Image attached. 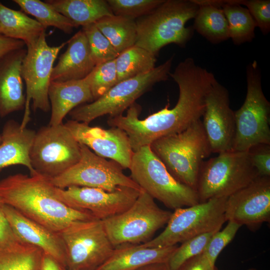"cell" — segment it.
<instances>
[{
  "mask_svg": "<svg viewBox=\"0 0 270 270\" xmlns=\"http://www.w3.org/2000/svg\"><path fill=\"white\" fill-rule=\"evenodd\" d=\"M170 76L177 84L179 94L176 104L165 107L140 120V106L134 103L126 116L110 117L108 124L127 134L134 152L154 140L180 132L200 120L205 109L206 94L216 80L214 74L196 64L192 58L179 62Z\"/></svg>",
  "mask_w": 270,
  "mask_h": 270,
  "instance_id": "cell-1",
  "label": "cell"
},
{
  "mask_svg": "<svg viewBox=\"0 0 270 270\" xmlns=\"http://www.w3.org/2000/svg\"><path fill=\"white\" fill-rule=\"evenodd\" d=\"M55 188L49 178L38 172L30 176L16 174L0 181V200L57 233L74 222L97 219L90 212L65 204L56 196Z\"/></svg>",
  "mask_w": 270,
  "mask_h": 270,
  "instance_id": "cell-2",
  "label": "cell"
},
{
  "mask_svg": "<svg viewBox=\"0 0 270 270\" xmlns=\"http://www.w3.org/2000/svg\"><path fill=\"white\" fill-rule=\"evenodd\" d=\"M198 8L194 0H164L150 13L136 20L135 45L155 56L170 44L184 46L194 34V28L186 27V23L194 18Z\"/></svg>",
  "mask_w": 270,
  "mask_h": 270,
  "instance_id": "cell-3",
  "label": "cell"
},
{
  "mask_svg": "<svg viewBox=\"0 0 270 270\" xmlns=\"http://www.w3.org/2000/svg\"><path fill=\"white\" fill-rule=\"evenodd\" d=\"M150 147L175 179L196 190L201 164L212 153L201 120L154 140Z\"/></svg>",
  "mask_w": 270,
  "mask_h": 270,
  "instance_id": "cell-4",
  "label": "cell"
},
{
  "mask_svg": "<svg viewBox=\"0 0 270 270\" xmlns=\"http://www.w3.org/2000/svg\"><path fill=\"white\" fill-rule=\"evenodd\" d=\"M131 178L140 188L174 210L200 202L196 190L175 179L150 146L134 152L128 168Z\"/></svg>",
  "mask_w": 270,
  "mask_h": 270,
  "instance_id": "cell-5",
  "label": "cell"
},
{
  "mask_svg": "<svg viewBox=\"0 0 270 270\" xmlns=\"http://www.w3.org/2000/svg\"><path fill=\"white\" fill-rule=\"evenodd\" d=\"M258 176L248 151L219 153L201 164L196 188L200 202L228 198Z\"/></svg>",
  "mask_w": 270,
  "mask_h": 270,
  "instance_id": "cell-6",
  "label": "cell"
},
{
  "mask_svg": "<svg viewBox=\"0 0 270 270\" xmlns=\"http://www.w3.org/2000/svg\"><path fill=\"white\" fill-rule=\"evenodd\" d=\"M246 78L245 100L234 111L233 151H248L256 144H270V103L262 91L261 71L256 60L246 66Z\"/></svg>",
  "mask_w": 270,
  "mask_h": 270,
  "instance_id": "cell-7",
  "label": "cell"
},
{
  "mask_svg": "<svg viewBox=\"0 0 270 270\" xmlns=\"http://www.w3.org/2000/svg\"><path fill=\"white\" fill-rule=\"evenodd\" d=\"M172 60V57L145 74L119 82L92 102L77 106L68 114L71 120L89 124L104 115H122L155 84L168 79Z\"/></svg>",
  "mask_w": 270,
  "mask_h": 270,
  "instance_id": "cell-8",
  "label": "cell"
},
{
  "mask_svg": "<svg viewBox=\"0 0 270 270\" xmlns=\"http://www.w3.org/2000/svg\"><path fill=\"white\" fill-rule=\"evenodd\" d=\"M172 213L160 208L150 196L141 190L130 208L102 222L114 247L141 244L152 240L156 232L167 224Z\"/></svg>",
  "mask_w": 270,
  "mask_h": 270,
  "instance_id": "cell-9",
  "label": "cell"
},
{
  "mask_svg": "<svg viewBox=\"0 0 270 270\" xmlns=\"http://www.w3.org/2000/svg\"><path fill=\"white\" fill-rule=\"evenodd\" d=\"M226 199L212 198L174 210L164 230L154 238L142 244L152 248L172 246L202 234L220 230L226 222Z\"/></svg>",
  "mask_w": 270,
  "mask_h": 270,
  "instance_id": "cell-10",
  "label": "cell"
},
{
  "mask_svg": "<svg viewBox=\"0 0 270 270\" xmlns=\"http://www.w3.org/2000/svg\"><path fill=\"white\" fill-rule=\"evenodd\" d=\"M33 169L49 178L60 176L80 160V144L64 124L40 128L30 151Z\"/></svg>",
  "mask_w": 270,
  "mask_h": 270,
  "instance_id": "cell-11",
  "label": "cell"
},
{
  "mask_svg": "<svg viewBox=\"0 0 270 270\" xmlns=\"http://www.w3.org/2000/svg\"><path fill=\"white\" fill-rule=\"evenodd\" d=\"M58 234L64 244L68 270H96L114 248L100 220L74 222Z\"/></svg>",
  "mask_w": 270,
  "mask_h": 270,
  "instance_id": "cell-12",
  "label": "cell"
},
{
  "mask_svg": "<svg viewBox=\"0 0 270 270\" xmlns=\"http://www.w3.org/2000/svg\"><path fill=\"white\" fill-rule=\"evenodd\" d=\"M42 34L32 44L26 46V53L21 66V74L26 84L24 116L20 124L26 127L30 120V105L32 101L34 110L48 112L50 108L48 92L54 64L60 50L67 41L56 46H50Z\"/></svg>",
  "mask_w": 270,
  "mask_h": 270,
  "instance_id": "cell-13",
  "label": "cell"
},
{
  "mask_svg": "<svg viewBox=\"0 0 270 270\" xmlns=\"http://www.w3.org/2000/svg\"><path fill=\"white\" fill-rule=\"evenodd\" d=\"M80 144L79 161L60 176L50 178L55 186L66 188L70 186L98 188L112 192L120 187L141 190L126 175L117 162L98 156L85 145Z\"/></svg>",
  "mask_w": 270,
  "mask_h": 270,
  "instance_id": "cell-14",
  "label": "cell"
},
{
  "mask_svg": "<svg viewBox=\"0 0 270 270\" xmlns=\"http://www.w3.org/2000/svg\"><path fill=\"white\" fill-rule=\"evenodd\" d=\"M141 190L120 187L114 191L108 192L84 186H70L64 189L56 186L55 194L66 206L90 212L96 218L102 220L130 208Z\"/></svg>",
  "mask_w": 270,
  "mask_h": 270,
  "instance_id": "cell-15",
  "label": "cell"
},
{
  "mask_svg": "<svg viewBox=\"0 0 270 270\" xmlns=\"http://www.w3.org/2000/svg\"><path fill=\"white\" fill-rule=\"evenodd\" d=\"M202 120L212 152L232 150L236 132L234 111L226 88L216 80L205 97Z\"/></svg>",
  "mask_w": 270,
  "mask_h": 270,
  "instance_id": "cell-16",
  "label": "cell"
},
{
  "mask_svg": "<svg viewBox=\"0 0 270 270\" xmlns=\"http://www.w3.org/2000/svg\"><path fill=\"white\" fill-rule=\"evenodd\" d=\"M226 221L256 230L270 220V176H258L227 198Z\"/></svg>",
  "mask_w": 270,
  "mask_h": 270,
  "instance_id": "cell-17",
  "label": "cell"
},
{
  "mask_svg": "<svg viewBox=\"0 0 270 270\" xmlns=\"http://www.w3.org/2000/svg\"><path fill=\"white\" fill-rule=\"evenodd\" d=\"M64 124L78 143L98 156L114 161L123 168H129L134 152L124 130L117 127L104 129L92 126L72 120Z\"/></svg>",
  "mask_w": 270,
  "mask_h": 270,
  "instance_id": "cell-18",
  "label": "cell"
},
{
  "mask_svg": "<svg viewBox=\"0 0 270 270\" xmlns=\"http://www.w3.org/2000/svg\"><path fill=\"white\" fill-rule=\"evenodd\" d=\"M3 208L12 228L22 242L40 248L66 268V248L58 233L28 218L10 206L4 204Z\"/></svg>",
  "mask_w": 270,
  "mask_h": 270,
  "instance_id": "cell-19",
  "label": "cell"
},
{
  "mask_svg": "<svg viewBox=\"0 0 270 270\" xmlns=\"http://www.w3.org/2000/svg\"><path fill=\"white\" fill-rule=\"evenodd\" d=\"M26 53L24 48L13 50L0 58V116L23 109L24 93L21 66Z\"/></svg>",
  "mask_w": 270,
  "mask_h": 270,
  "instance_id": "cell-20",
  "label": "cell"
},
{
  "mask_svg": "<svg viewBox=\"0 0 270 270\" xmlns=\"http://www.w3.org/2000/svg\"><path fill=\"white\" fill-rule=\"evenodd\" d=\"M66 50L53 68L50 80L66 82L84 78L96 64L86 36L80 30L67 41Z\"/></svg>",
  "mask_w": 270,
  "mask_h": 270,
  "instance_id": "cell-21",
  "label": "cell"
},
{
  "mask_svg": "<svg viewBox=\"0 0 270 270\" xmlns=\"http://www.w3.org/2000/svg\"><path fill=\"white\" fill-rule=\"evenodd\" d=\"M177 247L122 244L114 247L110 258L96 270H136L154 264L168 262Z\"/></svg>",
  "mask_w": 270,
  "mask_h": 270,
  "instance_id": "cell-22",
  "label": "cell"
},
{
  "mask_svg": "<svg viewBox=\"0 0 270 270\" xmlns=\"http://www.w3.org/2000/svg\"><path fill=\"white\" fill-rule=\"evenodd\" d=\"M36 133L13 120L5 123L0 134V172L5 168L20 164L26 167L30 175L37 173L31 166L29 156Z\"/></svg>",
  "mask_w": 270,
  "mask_h": 270,
  "instance_id": "cell-23",
  "label": "cell"
},
{
  "mask_svg": "<svg viewBox=\"0 0 270 270\" xmlns=\"http://www.w3.org/2000/svg\"><path fill=\"white\" fill-rule=\"evenodd\" d=\"M51 108L49 125L62 124L66 116L73 109L94 98L84 78L66 82L51 81L48 92Z\"/></svg>",
  "mask_w": 270,
  "mask_h": 270,
  "instance_id": "cell-24",
  "label": "cell"
},
{
  "mask_svg": "<svg viewBox=\"0 0 270 270\" xmlns=\"http://www.w3.org/2000/svg\"><path fill=\"white\" fill-rule=\"evenodd\" d=\"M46 30L22 10L8 8L0 2V34L22 40L28 46L36 42Z\"/></svg>",
  "mask_w": 270,
  "mask_h": 270,
  "instance_id": "cell-25",
  "label": "cell"
},
{
  "mask_svg": "<svg viewBox=\"0 0 270 270\" xmlns=\"http://www.w3.org/2000/svg\"><path fill=\"white\" fill-rule=\"evenodd\" d=\"M52 8L70 20L77 27L94 24L100 19L114 15L104 0H46Z\"/></svg>",
  "mask_w": 270,
  "mask_h": 270,
  "instance_id": "cell-26",
  "label": "cell"
},
{
  "mask_svg": "<svg viewBox=\"0 0 270 270\" xmlns=\"http://www.w3.org/2000/svg\"><path fill=\"white\" fill-rule=\"evenodd\" d=\"M199 6L194 17L193 28L213 44L230 38L228 24L221 8L209 0H194Z\"/></svg>",
  "mask_w": 270,
  "mask_h": 270,
  "instance_id": "cell-27",
  "label": "cell"
},
{
  "mask_svg": "<svg viewBox=\"0 0 270 270\" xmlns=\"http://www.w3.org/2000/svg\"><path fill=\"white\" fill-rule=\"evenodd\" d=\"M242 0H219L226 18L230 38L235 44L251 42L254 38L256 22Z\"/></svg>",
  "mask_w": 270,
  "mask_h": 270,
  "instance_id": "cell-28",
  "label": "cell"
},
{
  "mask_svg": "<svg viewBox=\"0 0 270 270\" xmlns=\"http://www.w3.org/2000/svg\"><path fill=\"white\" fill-rule=\"evenodd\" d=\"M94 24L119 54L135 45L136 20L112 15L102 18Z\"/></svg>",
  "mask_w": 270,
  "mask_h": 270,
  "instance_id": "cell-29",
  "label": "cell"
},
{
  "mask_svg": "<svg viewBox=\"0 0 270 270\" xmlns=\"http://www.w3.org/2000/svg\"><path fill=\"white\" fill-rule=\"evenodd\" d=\"M156 62V56L136 45L126 50L115 59L118 82L150 72Z\"/></svg>",
  "mask_w": 270,
  "mask_h": 270,
  "instance_id": "cell-30",
  "label": "cell"
},
{
  "mask_svg": "<svg viewBox=\"0 0 270 270\" xmlns=\"http://www.w3.org/2000/svg\"><path fill=\"white\" fill-rule=\"evenodd\" d=\"M26 14H29L44 28L54 27L66 34H70L75 24L45 2L40 0H14Z\"/></svg>",
  "mask_w": 270,
  "mask_h": 270,
  "instance_id": "cell-31",
  "label": "cell"
},
{
  "mask_svg": "<svg viewBox=\"0 0 270 270\" xmlns=\"http://www.w3.org/2000/svg\"><path fill=\"white\" fill-rule=\"evenodd\" d=\"M44 252L24 244L16 248L0 251V270H40Z\"/></svg>",
  "mask_w": 270,
  "mask_h": 270,
  "instance_id": "cell-32",
  "label": "cell"
},
{
  "mask_svg": "<svg viewBox=\"0 0 270 270\" xmlns=\"http://www.w3.org/2000/svg\"><path fill=\"white\" fill-rule=\"evenodd\" d=\"M84 79L94 101L118 83L115 59L96 65Z\"/></svg>",
  "mask_w": 270,
  "mask_h": 270,
  "instance_id": "cell-33",
  "label": "cell"
},
{
  "mask_svg": "<svg viewBox=\"0 0 270 270\" xmlns=\"http://www.w3.org/2000/svg\"><path fill=\"white\" fill-rule=\"evenodd\" d=\"M82 30L86 36L96 66L114 60L118 56L119 54L94 24L82 26Z\"/></svg>",
  "mask_w": 270,
  "mask_h": 270,
  "instance_id": "cell-34",
  "label": "cell"
},
{
  "mask_svg": "<svg viewBox=\"0 0 270 270\" xmlns=\"http://www.w3.org/2000/svg\"><path fill=\"white\" fill-rule=\"evenodd\" d=\"M164 0H108L114 15L135 20L144 16Z\"/></svg>",
  "mask_w": 270,
  "mask_h": 270,
  "instance_id": "cell-35",
  "label": "cell"
},
{
  "mask_svg": "<svg viewBox=\"0 0 270 270\" xmlns=\"http://www.w3.org/2000/svg\"><path fill=\"white\" fill-rule=\"evenodd\" d=\"M215 232L202 234L182 242L176 248L168 262L170 269L176 270L188 259L202 253Z\"/></svg>",
  "mask_w": 270,
  "mask_h": 270,
  "instance_id": "cell-36",
  "label": "cell"
},
{
  "mask_svg": "<svg viewBox=\"0 0 270 270\" xmlns=\"http://www.w3.org/2000/svg\"><path fill=\"white\" fill-rule=\"evenodd\" d=\"M241 226L234 222L228 221V224L222 230H220L212 235L204 252L212 264L215 265L219 254L233 240Z\"/></svg>",
  "mask_w": 270,
  "mask_h": 270,
  "instance_id": "cell-37",
  "label": "cell"
},
{
  "mask_svg": "<svg viewBox=\"0 0 270 270\" xmlns=\"http://www.w3.org/2000/svg\"><path fill=\"white\" fill-rule=\"evenodd\" d=\"M242 6H246L262 34H268L270 31V0H242Z\"/></svg>",
  "mask_w": 270,
  "mask_h": 270,
  "instance_id": "cell-38",
  "label": "cell"
},
{
  "mask_svg": "<svg viewBox=\"0 0 270 270\" xmlns=\"http://www.w3.org/2000/svg\"><path fill=\"white\" fill-rule=\"evenodd\" d=\"M248 151L258 176H270V144H256Z\"/></svg>",
  "mask_w": 270,
  "mask_h": 270,
  "instance_id": "cell-39",
  "label": "cell"
},
{
  "mask_svg": "<svg viewBox=\"0 0 270 270\" xmlns=\"http://www.w3.org/2000/svg\"><path fill=\"white\" fill-rule=\"evenodd\" d=\"M0 200V251L16 248L24 244L12 228L4 211Z\"/></svg>",
  "mask_w": 270,
  "mask_h": 270,
  "instance_id": "cell-40",
  "label": "cell"
},
{
  "mask_svg": "<svg viewBox=\"0 0 270 270\" xmlns=\"http://www.w3.org/2000/svg\"><path fill=\"white\" fill-rule=\"evenodd\" d=\"M176 270H218L204 252L184 262Z\"/></svg>",
  "mask_w": 270,
  "mask_h": 270,
  "instance_id": "cell-41",
  "label": "cell"
},
{
  "mask_svg": "<svg viewBox=\"0 0 270 270\" xmlns=\"http://www.w3.org/2000/svg\"><path fill=\"white\" fill-rule=\"evenodd\" d=\"M24 42L0 34V58L16 50L24 48Z\"/></svg>",
  "mask_w": 270,
  "mask_h": 270,
  "instance_id": "cell-42",
  "label": "cell"
},
{
  "mask_svg": "<svg viewBox=\"0 0 270 270\" xmlns=\"http://www.w3.org/2000/svg\"><path fill=\"white\" fill-rule=\"evenodd\" d=\"M62 267L52 256L43 254L40 270H62Z\"/></svg>",
  "mask_w": 270,
  "mask_h": 270,
  "instance_id": "cell-43",
  "label": "cell"
},
{
  "mask_svg": "<svg viewBox=\"0 0 270 270\" xmlns=\"http://www.w3.org/2000/svg\"><path fill=\"white\" fill-rule=\"evenodd\" d=\"M136 270H171L168 262L156 263L150 264Z\"/></svg>",
  "mask_w": 270,
  "mask_h": 270,
  "instance_id": "cell-44",
  "label": "cell"
},
{
  "mask_svg": "<svg viewBox=\"0 0 270 270\" xmlns=\"http://www.w3.org/2000/svg\"><path fill=\"white\" fill-rule=\"evenodd\" d=\"M62 270H68L67 268L64 267H62Z\"/></svg>",
  "mask_w": 270,
  "mask_h": 270,
  "instance_id": "cell-45",
  "label": "cell"
},
{
  "mask_svg": "<svg viewBox=\"0 0 270 270\" xmlns=\"http://www.w3.org/2000/svg\"><path fill=\"white\" fill-rule=\"evenodd\" d=\"M2 142V136H1V135L0 134V144Z\"/></svg>",
  "mask_w": 270,
  "mask_h": 270,
  "instance_id": "cell-46",
  "label": "cell"
},
{
  "mask_svg": "<svg viewBox=\"0 0 270 270\" xmlns=\"http://www.w3.org/2000/svg\"><path fill=\"white\" fill-rule=\"evenodd\" d=\"M248 270H256L254 268H249Z\"/></svg>",
  "mask_w": 270,
  "mask_h": 270,
  "instance_id": "cell-47",
  "label": "cell"
}]
</instances>
